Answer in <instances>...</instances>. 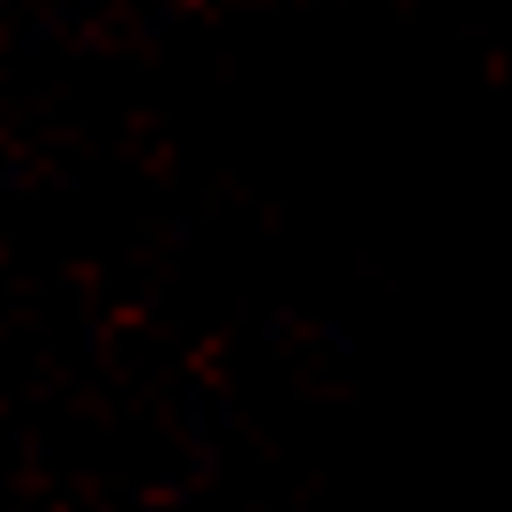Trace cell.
I'll return each instance as SVG.
<instances>
[]
</instances>
